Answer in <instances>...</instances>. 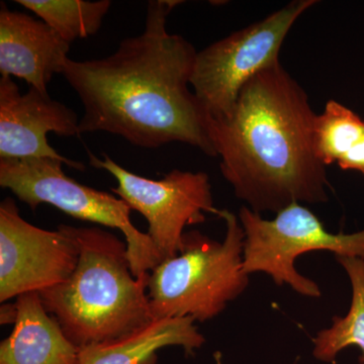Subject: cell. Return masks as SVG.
<instances>
[{
  "instance_id": "1",
  "label": "cell",
  "mask_w": 364,
  "mask_h": 364,
  "mask_svg": "<svg viewBox=\"0 0 364 364\" xmlns=\"http://www.w3.org/2000/svg\"><path fill=\"white\" fill-rule=\"evenodd\" d=\"M181 4L150 1L144 32L107 58L68 59L62 74L85 109L79 133L107 132L147 149L184 143L218 157L212 117L189 90L198 52L167 31V16Z\"/></svg>"
},
{
  "instance_id": "2",
  "label": "cell",
  "mask_w": 364,
  "mask_h": 364,
  "mask_svg": "<svg viewBox=\"0 0 364 364\" xmlns=\"http://www.w3.org/2000/svg\"><path fill=\"white\" fill-rule=\"evenodd\" d=\"M316 117L306 90L279 61L243 86L231 116L213 119L223 176L253 212L327 202V171L314 147Z\"/></svg>"
},
{
  "instance_id": "3",
  "label": "cell",
  "mask_w": 364,
  "mask_h": 364,
  "mask_svg": "<svg viewBox=\"0 0 364 364\" xmlns=\"http://www.w3.org/2000/svg\"><path fill=\"white\" fill-rule=\"evenodd\" d=\"M69 228L79 249L77 267L65 282L39 291L67 338L81 348L152 324L146 294L150 273L134 277L127 243L100 228Z\"/></svg>"
},
{
  "instance_id": "4",
  "label": "cell",
  "mask_w": 364,
  "mask_h": 364,
  "mask_svg": "<svg viewBox=\"0 0 364 364\" xmlns=\"http://www.w3.org/2000/svg\"><path fill=\"white\" fill-rule=\"evenodd\" d=\"M218 215L226 222L223 243L198 231L188 232L181 252L151 272L147 289L153 320L191 317L205 322L245 291V232L233 213L219 210Z\"/></svg>"
},
{
  "instance_id": "5",
  "label": "cell",
  "mask_w": 364,
  "mask_h": 364,
  "mask_svg": "<svg viewBox=\"0 0 364 364\" xmlns=\"http://www.w3.org/2000/svg\"><path fill=\"white\" fill-rule=\"evenodd\" d=\"M63 164L52 158L0 159V186L32 210L49 203L75 219L119 229L126 239L134 277L142 279L149 274L162 262L161 256L147 233L134 226L130 205L67 176Z\"/></svg>"
},
{
  "instance_id": "6",
  "label": "cell",
  "mask_w": 364,
  "mask_h": 364,
  "mask_svg": "<svg viewBox=\"0 0 364 364\" xmlns=\"http://www.w3.org/2000/svg\"><path fill=\"white\" fill-rule=\"evenodd\" d=\"M316 4V0H294L198 52L191 85L213 119L231 116L243 86L279 61L287 33Z\"/></svg>"
},
{
  "instance_id": "7",
  "label": "cell",
  "mask_w": 364,
  "mask_h": 364,
  "mask_svg": "<svg viewBox=\"0 0 364 364\" xmlns=\"http://www.w3.org/2000/svg\"><path fill=\"white\" fill-rule=\"evenodd\" d=\"M245 232L244 272H264L277 286L287 284L301 296L318 298L320 287L299 274L294 261L301 254L332 251L337 256L364 260V230L354 234H333L309 208L299 203L280 210L273 220H265L246 205L239 212Z\"/></svg>"
},
{
  "instance_id": "8",
  "label": "cell",
  "mask_w": 364,
  "mask_h": 364,
  "mask_svg": "<svg viewBox=\"0 0 364 364\" xmlns=\"http://www.w3.org/2000/svg\"><path fill=\"white\" fill-rule=\"evenodd\" d=\"M91 166L107 170L117 179L112 191L147 220V235L161 259L181 252L184 229L203 224L205 213L218 215L210 177L205 172L172 170L160 181L145 178L123 168L111 157L90 154Z\"/></svg>"
},
{
  "instance_id": "9",
  "label": "cell",
  "mask_w": 364,
  "mask_h": 364,
  "mask_svg": "<svg viewBox=\"0 0 364 364\" xmlns=\"http://www.w3.org/2000/svg\"><path fill=\"white\" fill-rule=\"evenodd\" d=\"M70 228L47 231L23 220L14 200L0 203V301L65 282L77 267Z\"/></svg>"
},
{
  "instance_id": "10",
  "label": "cell",
  "mask_w": 364,
  "mask_h": 364,
  "mask_svg": "<svg viewBox=\"0 0 364 364\" xmlns=\"http://www.w3.org/2000/svg\"><path fill=\"white\" fill-rule=\"evenodd\" d=\"M50 132L59 136L80 135L75 112L36 88L21 93L13 77L1 76L0 159L52 158L83 171L82 163L62 156L50 146Z\"/></svg>"
},
{
  "instance_id": "11",
  "label": "cell",
  "mask_w": 364,
  "mask_h": 364,
  "mask_svg": "<svg viewBox=\"0 0 364 364\" xmlns=\"http://www.w3.org/2000/svg\"><path fill=\"white\" fill-rule=\"evenodd\" d=\"M70 44L42 20L21 11L0 9V73L23 79L48 93L54 74L63 73Z\"/></svg>"
},
{
  "instance_id": "12",
  "label": "cell",
  "mask_w": 364,
  "mask_h": 364,
  "mask_svg": "<svg viewBox=\"0 0 364 364\" xmlns=\"http://www.w3.org/2000/svg\"><path fill=\"white\" fill-rule=\"evenodd\" d=\"M11 334L0 345V364H79L80 348L46 311L38 291L21 294Z\"/></svg>"
},
{
  "instance_id": "13",
  "label": "cell",
  "mask_w": 364,
  "mask_h": 364,
  "mask_svg": "<svg viewBox=\"0 0 364 364\" xmlns=\"http://www.w3.org/2000/svg\"><path fill=\"white\" fill-rule=\"evenodd\" d=\"M205 341L195 318H163L124 338L81 347L79 364H155L159 349L181 346L191 355Z\"/></svg>"
},
{
  "instance_id": "14",
  "label": "cell",
  "mask_w": 364,
  "mask_h": 364,
  "mask_svg": "<svg viewBox=\"0 0 364 364\" xmlns=\"http://www.w3.org/2000/svg\"><path fill=\"white\" fill-rule=\"evenodd\" d=\"M314 147L325 166L336 163L341 169L364 174V121L336 100H328L316 117Z\"/></svg>"
},
{
  "instance_id": "15",
  "label": "cell",
  "mask_w": 364,
  "mask_h": 364,
  "mask_svg": "<svg viewBox=\"0 0 364 364\" xmlns=\"http://www.w3.org/2000/svg\"><path fill=\"white\" fill-rule=\"evenodd\" d=\"M350 279L352 301L345 317L333 318L331 327L318 333L313 340L314 356L324 363H334L337 354L349 346L363 351L359 364H364V260L358 257L337 256Z\"/></svg>"
},
{
  "instance_id": "16",
  "label": "cell",
  "mask_w": 364,
  "mask_h": 364,
  "mask_svg": "<svg viewBox=\"0 0 364 364\" xmlns=\"http://www.w3.org/2000/svg\"><path fill=\"white\" fill-rule=\"evenodd\" d=\"M33 11L68 44L95 35L111 9L109 0H16Z\"/></svg>"
},
{
  "instance_id": "17",
  "label": "cell",
  "mask_w": 364,
  "mask_h": 364,
  "mask_svg": "<svg viewBox=\"0 0 364 364\" xmlns=\"http://www.w3.org/2000/svg\"><path fill=\"white\" fill-rule=\"evenodd\" d=\"M1 324H9V323L16 322V315H18V311H16V303L14 305H2L1 306Z\"/></svg>"
}]
</instances>
